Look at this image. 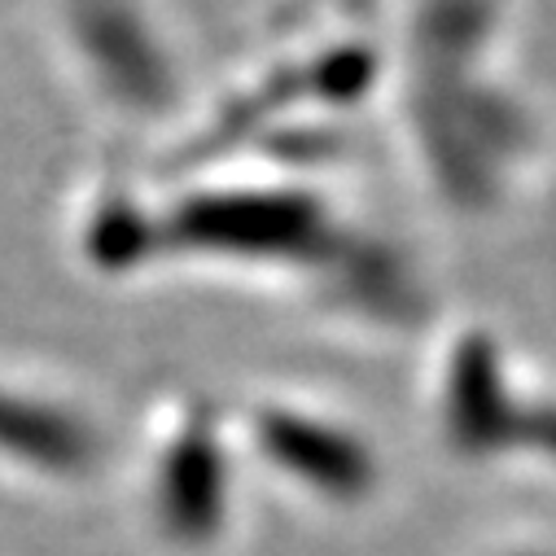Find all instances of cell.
<instances>
[{
    "mask_svg": "<svg viewBox=\"0 0 556 556\" xmlns=\"http://www.w3.org/2000/svg\"><path fill=\"white\" fill-rule=\"evenodd\" d=\"M346 167L281 159L110 172L79 202V250L105 271H189L342 338L421 342L439 303L351 193Z\"/></svg>",
    "mask_w": 556,
    "mask_h": 556,
    "instance_id": "1",
    "label": "cell"
},
{
    "mask_svg": "<svg viewBox=\"0 0 556 556\" xmlns=\"http://www.w3.org/2000/svg\"><path fill=\"white\" fill-rule=\"evenodd\" d=\"M381 127L443 224L491 232L556 176V114L521 0H390Z\"/></svg>",
    "mask_w": 556,
    "mask_h": 556,
    "instance_id": "2",
    "label": "cell"
},
{
    "mask_svg": "<svg viewBox=\"0 0 556 556\" xmlns=\"http://www.w3.org/2000/svg\"><path fill=\"white\" fill-rule=\"evenodd\" d=\"M390 18L381 0H276L237 40L163 163L281 159L346 167L368 118L381 123Z\"/></svg>",
    "mask_w": 556,
    "mask_h": 556,
    "instance_id": "3",
    "label": "cell"
},
{
    "mask_svg": "<svg viewBox=\"0 0 556 556\" xmlns=\"http://www.w3.org/2000/svg\"><path fill=\"white\" fill-rule=\"evenodd\" d=\"M416 346V399L443 456L556 482V368L486 316L439 312Z\"/></svg>",
    "mask_w": 556,
    "mask_h": 556,
    "instance_id": "4",
    "label": "cell"
},
{
    "mask_svg": "<svg viewBox=\"0 0 556 556\" xmlns=\"http://www.w3.org/2000/svg\"><path fill=\"white\" fill-rule=\"evenodd\" d=\"M71 66L101 114L127 127H163L167 146L189 123L202 84L189 49L150 0H62Z\"/></svg>",
    "mask_w": 556,
    "mask_h": 556,
    "instance_id": "5",
    "label": "cell"
},
{
    "mask_svg": "<svg viewBox=\"0 0 556 556\" xmlns=\"http://www.w3.org/2000/svg\"><path fill=\"white\" fill-rule=\"evenodd\" d=\"M250 469L263 486L316 513H359L377 500L386 465L377 439L312 390H254L232 403Z\"/></svg>",
    "mask_w": 556,
    "mask_h": 556,
    "instance_id": "6",
    "label": "cell"
},
{
    "mask_svg": "<svg viewBox=\"0 0 556 556\" xmlns=\"http://www.w3.org/2000/svg\"><path fill=\"white\" fill-rule=\"evenodd\" d=\"M482 556H556V539H513V543H495Z\"/></svg>",
    "mask_w": 556,
    "mask_h": 556,
    "instance_id": "7",
    "label": "cell"
}]
</instances>
